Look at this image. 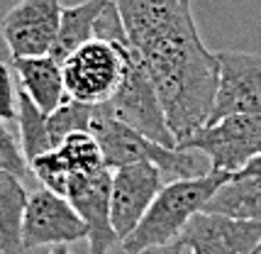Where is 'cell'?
I'll list each match as a JSON object with an SVG mask.
<instances>
[{
	"label": "cell",
	"instance_id": "cell-5",
	"mask_svg": "<svg viewBox=\"0 0 261 254\" xmlns=\"http://www.w3.org/2000/svg\"><path fill=\"white\" fill-rule=\"evenodd\" d=\"M98 108L110 117L129 125L137 132H142L144 137L154 139L156 144L178 149L176 137H173L169 122H166V113H164L159 95H156V88L132 54L127 59L125 76L117 86V91Z\"/></svg>",
	"mask_w": 261,
	"mask_h": 254
},
{
	"label": "cell",
	"instance_id": "cell-10",
	"mask_svg": "<svg viewBox=\"0 0 261 254\" xmlns=\"http://www.w3.org/2000/svg\"><path fill=\"white\" fill-rule=\"evenodd\" d=\"M176 242L188 254H259L261 222L203 210L191 218Z\"/></svg>",
	"mask_w": 261,
	"mask_h": 254
},
{
	"label": "cell",
	"instance_id": "cell-2",
	"mask_svg": "<svg viewBox=\"0 0 261 254\" xmlns=\"http://www.w3.org/2000/svg\"><path fill=\"white\" fill-rule=\"evenodd\" d=\"M229 179H232L229 173L210 169L198 179H176L166 184L144 213V218L139 220V225L122 240V249L127 254H142L151 247L176 242L191 218L203 213L210 198Z\"/></svg>",
	"mask_w": 261,
	"mask_h": 254
},
{
	"label": "cell",
	"instance_id": "cell-25",
	"mask_svg": "<svg viewBox=\"0 0 261 254\" xmlns=\"http://www.w3.org/2000/svg\"><path fill=\"white\" fill-rule=\"evenodd\" d=\"M49 254H71V249H68V244H57L49 249Z\"/></svg>",
	"mask_w": 261,
	"mask_h": 254
},
{
	"label": "cell",
	"instance_id": "cell-15",
	"mask_svg": "<svg viewBox=\"0 0 261 254\" xmlns=\"http://www.w3.org/2000/svg\"><path fill=\"white\" fill-rule=\"evenodd\" d=\"M105 3L108 0H83L79 5L64 8L57 39H54L49 57L57 59L59 64H64L76 49L95 39V20L105 8Z\"/></svg>",
	"mask_w": 261,
	"mask_h": 254
},
{
	"label": "cell",
	"instance_id": "cell-18",
	"mask_svg": "<svg viewBox=\"0 0 261 254\" xmlns=\"http://www.w3.org/2000/svg\"><path fill=\"white\" fill-rule=\"evenodd\" d=\"M17 130H20V144L27 162H34L37 157L54 149V142L46 127V113H42L34 105V100L22 88L17 91Z\"/></svg>",
	"mask_w": 261,
	"mask_h": 254
},
{
	"label": "cell",
	"instance_id": "cell-4",
	"mask_svg": "<svg viewBox=\"0 0 261 254\" xmlns=\"http://www.w3.org/2000/svg\"><path fill=\"white\" fill-rule=\"evenodd\" d=\"M127 59L129 46H113L100 39H91L61 64L66 95L88 105L105 103L125 76Z\"/></svg>",
	"mask_w": 261,
	"mask_h": 254
},
{
	"label": "cell",
	"instance_id": "cell-13",
	"mask_svg": "<svg viewBox=\"0 0 261 254\" xmlns=\"http://www.w3.org/2000/svg\"><path fill=\"white\" fill-rule=\"evenodd\" d=\"M30 169L44 188L59 196H66V186L71 179L105 169V159H102L100 144L91 132H76L64 139L57 149L30 162Z\"/></svg>",
	"mask_w": 261,
	"mask_h": 254
},
{
	"label": "cell",
	"instance_id": "cell-23",
	"mask_svg": "<svg viewBox=\"0 0 261 254\" xmlns=\"http://www.w3.org/2000/svg\"><path fill=\"white\" fill-rule=\"evenodd\" d=\"M244 176H261V154L259 157H254L242 171H237L232 179H244Z\"/></svg>",
	"mask_w": 261,
	"mask_h": 254
},
{
	"label": "cell",
	"instance_id": "cell-1",
	"mask_svg": "<svg viewBox=\"0 0 261 254\" xmlns=\"http://www.w3.org/2000/svg\"><path fill=\"white\" fill-rule=\"evenodd\" d=\"M129 54L154 83L176 144L210 122L220 66L200 39L191 0H115Z\"/></svg>",
	"mask_w": 261,
	"mask_h": 254
},
{
	"label": "cell",
	"instance_id": "cell-22",
	"mask_svg": "<svg viewBox=\"0 0 261 254\" xmlns=\"http://www.w3.org/2000/svg\"><path fill=\"white\" fill-rule=\"evenodd\" d=\"M0 120L17 122V91H15V76L12 66L0 61Z\"/></svg>",
	"mask_w": 261,
	"mask_h": 254
},
{
	"label": "cell",
	"instance_id": "cell-27",
	"mask_svg": "<svg viewBox=\"0 0 261 254\" xmlns=\"http://www.w3.org/2000/svg\"><path fill=\"white\" fill-rule=\"evenodd\" d=\"M259 254H261V244H259Z\"/></svg>",
	"mask_w": 261,
	"mask_h": 254
},
{
	"label": "cell",
	"instance_id": "cell-21",
	"mask_svg": "<svg viewBox=\"0 0 261 254\" xmlns=\"http://www.w3.org/2000/svg\"><path fill=\"white\" fill-rule=\"evenodd\" d=\"M95 39L108 42L113 46H129L125 32V22H122V15L115 0H108L105 8L100 10L98 20H95Z\"/></svg>",
	"mask_w": 261,
	"mask_h": 254
},
{
	"label": "cell",
	"instance_id": "cell-26",
	"mask_svg": "<svg viewBox=\"0 0 261 254\" xmlns=\"http://www.w3.org/2000/svg\"><path fill=\"white\" fill-rule=\"evenodd\" d=\"M0 254H5V252H3V247H0Z\"/></svg>",
	"mask_w": 261,
	"mask_h": 254
},
{
	"label": "cell",
	"instance_id": "cell-24",
	"mask_svg": "<svg viewBox=\"0 0 261 254\" xmlns=\"http://www.w3.org/2000/svg\"><path fill=\"white\" fill-rule=\"evenodd\" d=\"M142 254H183V247L178 242L164 244V247H151V249H144Z\"/></svg>",
	"mask_w": 261,
	"mask_h": 254
},
{
	"label": "cell",
	"instance_id": "cell-7",
	"mask_svg": "<svg viewBox=\"0 0 261 254\" xmlns=\"http://www.w3.org/2000/svg\"><path fill=\"white\" fill-rule=\"evenodd\" d=\"M61 12V0H17L0 22L10 59L49 54L57 39Z\"/></svg>",
	"mask_w": 261,
	"mask_h": 254
},
{
	"label": "cell",
	"instance_id": "cell-14",
	"mask_svg": "<svg viewBox=\"0 0 261 254\" xmlns=\"http://www.w3.org/2000/svg\"><path fill=\"white\" fill-rule=\"evenodd\" d=\"M12 71L20 79L22 88L34 105L42 113H54L61 103H66V86H64V71L57 59L49 54L44 57H27V59H12Z\"/></svg>",
	"mask_w": 261,
	"mask_h": 254
},
{
	"label": "cell",
	"instance_id": "cell-16",
	"mask_svg": "<svg viewBox=\"0 0 261 254\" xmlns=\"http://www.w3.org/2000/svg\"><path fill=\"white\" fill-rule=\"evenodd\" d=\"M27 191L15 173L0 171V247L5 254H22V222L27 210Z\"/></svg>",
	"mask_w": 261,
	"mask_h": 254
},
{
	"label": "cell",
	"instance_id": "cell-11",
	"mask_svg": "<svg viewBox=\"0 0 261 254\" xmlns=\"http://www.w3.org/2000/svg\"><path fill=\"white\" fill-rule=\"evenodd\" d=\"M164 173L149 162L127 164L113 169V191H110V220L117 240H125L139 225L154 198L164 188Z\"/></svg>",
	"mask_w": 261,
	"mask_h": 254
},
{
	"label": "cell",
	"instance_id": "cell-8",
	"mask_svg": "<svg viewBox=\"0 0 261 254\" xmlns=\"http://www.w3.org/2000/svg\"><path fill=\"white\" fill-rule=\"evenodd\" d=\"M215 54L220 81L210 122L229 115H261V54L251 52H215Z\"/></svg>",
	"mask_w": 261,
	"mask_h": 254
},
{
	"label": "cell",
	"instance_id": "cell-19",
	"mask_svg": "<svg viewBox=\"0 0 261 254\" xmlns=\"http://www.w3.org/2000/svg\"><path fill=\"white\" fill-rule=\"evenodd\" d=\"M93 110H95V105L79 103V100L68 98L66 103H61L54 113L46 115V127H49V137L54 142V149L71 135L91 130Z\"/></svg>",
	"mask_w": 261,
	"mask_h": 254
},
{
	"label": "cell",
	"instance_id": "cell-12",
	"mask_svg": "<svg viewBox=\"0 0 261 254\" xmlns=\"http://www.w3.org/2000/svg\"><path fill=\"white\" fill-rule=\"evenodd\" d=\"M110 191H113V169L108 166L86 176H76L66 186L64 198H68V203L88 225L91 254H108L117 242L110 220Z\"/></svg>",
	"mask_w": 261,
	"mask_h": 254
},
{
	"label": "cell",
	"instance_id": "cell-20",
	"mask_svg": "<svg viewBox=\"0 0 261 254\" xmlns=\"http://www.w3.org/2000/svg\"><path fill=\"white\" fill-rule=\"evenodd\" d=\"M0 171L15 173L17 179H22L30 171V162L24 159L22 144L17 142L5 120H0Z\"/></svg>",
	"mask_w": 261,
	"mask_h": 254
},
{
	"label": "cell",
	"instance_id": "cell-17",
	"mask_svg": "<svg viewBox=\"0 0 261 254\" xmlns=\"http://www.w3.org/2000/svg\"><path fill=\"white\" fill-rule=\"evenodd\" d=\"M205 213L229 215L239 220H259L261 222V176H244V179H229L220 186Z\"/></svg>",
	"mask_w": 261,
	"mask_h": 254
},
{
	"label": "cell",
	"instance_id": "cell-9",
	"mask_svg": "<svg viewBox=\"0 0 261 254\" xmlns=\"http://www.w3.org/2000/svg\"><path fill=\"white\" fill-rule=\"evenodd\" d=\"M88 240V225L83 222L68 198L59 196L49 188H42L30 196L22 222L24 249L34 247H57Z\"/></svg>",
	"mask_w": 261,
	"mask_h": 254
},
{
	"label": "cell",
	"instance_id": "cell-3",
	"mask_svg": "<svg viewBox=\"0 0 261 254\" xmlns=\"http://www.w3.org/2000/svg\"><path fill=\"white\" fill-rule=\"evenodd\" d=\"M88 132L100 144L102 159H105L108 169H120V166L137 162H149L154 166H159L164 176H171V181H176V179H198V176L207 173L203 169L200 159L195 157V151L171 149V147L156 144L154 139L144 137L142 132H137L129 125L110 117L108 113H102L98 105L93 110Z\"/></svg>",
	"mask_w": 261,
	"mask_h": 254
},
{
	"label": "cell",
	"instance_id": "cell-6",
	"mask_svg": "<svg viewBox=\"0 0 261 254\" xmlns=\"http://www.w3.org/2000/svg\"><path fill=\"white\" fill-rule=\"evenodd\" d=\"M178 149L200 151L213 171L234 176L261 154V115H229L200 127Z\"/></svg>",
	"mask_w": 261,
	"mask_h": 254
}]
</instances>
